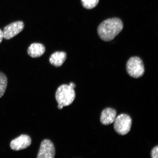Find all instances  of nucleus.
Wrapping results in <instances>:
<instances>
[{"label": "nucleus", "mask_w": 158, "mask_h": 158, "mask_svg": "<svg viewBox=\"0 0 158 158\" xmlns=\"http://www.w3.org/2000/svg\"><path fill=\"white\" fill-rule=\"evenodd\" d=\"M126 70L128 74L132 77L136 78L141 77L145 72L143 60L138 57H131L127 61Z\"/></svg>", "instance_id": "nucleus-3"}, {"label": "nucleus", "mask_w": 158, "mask_h": 158, "mask_svg": "<svg viewBox=\"0 0 158 158\" xmlns=\"http://www.w3.org/2000/svg\"><path fill=\"white\" fill-rule=\"evenodd\" d=\"M31 143L30 137L26 134H23L12 140L10 143V147L13 151H19L26 149L31 145Z\"/></svg>", "instance_id": "nucleus-7"}, {"label": "nucleus", "mask_w": 158, "mask_h": 158, "mask_svg": "<svg viewBox=\"0 0 158 158\" xmlns=\"http://www.w3.org/2000/svg\"><path fill=\"white\" fill-rule=\"evenodd\" d=\"M152 158H158V147L156 146L154 147L152 150L151 153Z\"/></svg>", "instance_id": "nucleus-13"}, {"label": "nucleus", "mask_w": 158, "mask_h": 158, "mask_svg": "<svg viewBox=\"0 0 158 158\" xmlns=\"http://www.w3.org/2000/svg\"><path fill=\"white\" fill-rule=\"evenodd\" d=\"M67 58L66 53L63 51H57L53 53L49 58L50 64L56 67L62 66Z\"/></svg>", "instance_id": "nucleus-10"}, {"label": "nucleus", "mask_w": 158, "mask_h": 158, "mask_svg": "<svg viewBox=\"0 0 158 158\" xmlns=\"http://www.w3.org/2000/svg\"><path fill=\"white\" fill-rule=\"evenodd\" d=\"M76 87L74 83L70 82L69 85H61L57 89L55 98L58 104L59 109L62 110L64 106H69L73 103L76 98L74 90Z\"/></svg>", "instance_id": "nucleus-2"}, {"label": "nucleus", "mask_w": 158, "mask_h": 158, "mask_svg": "<svg viewBox=\"0 0 158 158\" xmlns=\"http://www.w3.org/2000/svg\"><path fill=\"white\" fill-rule=\"evenodd\" d=\"M7 78L3 73L0 72V98L4 94L7 86Z\"/></svg>", "instance_id": "nucleus-11"}, {"label": "nucleus", "mask_w": 158, "mask_h": 158, "mask_svg": "<svg viewBox=\"0 0 158 158\" xmlns=\"http://www.w3.org/2000/svg\"><path fill=\"white\" fill-rule=\"evenodd\" d=\"M55 149L54 143L50 140L45 139L41 142L37 158H54Z\"/></svg>", "instance_id": "nucleus-6"}, {"label": "nucleus", "mask_w": 158, "mask_h": 158, "mask_svg": "<svg viewBox=\"0 0 158 158\" xmlns=\"http://www.w3.org/2000/svg\"><path fill=\"white\" fill-rule=\"evenodd\" d=\"M45 48L40 43H34L31 44L27 49V54L33 58H37L42 56L44 54Z\"/></svg>", "instance_id": "nucleus-9"}, {"label": "nucleus", "mask_w": 158, "mask_h": 158, "mask_svg": "<svg viewBox=\"0 0 158 158\" xmlns=\"http://www.w3.org/2000/svg\"><path fill=\"white\" fill-rule=\"evenodd\" d=\"M81 1L84 8L92 9L97 6L99 0H81Z\"/></svg>", "instance_id": "nucleus-12"}, {"label": "nucleus", "mask_w": 158, "mask_h": 158, "mask_svg": "<svg viewBox=\"0 0 158 158\" xmlns=\"http://www.w3.org/2000/svg\"><path fill=\"white\" fill-rule=\"evenodd\" d=\"M114 123L115 131L120 135H126L131 130L132 119L127 114H122L116 117Z\"/></svg>", "instance_id": "nucleus-4"}, {"label": "nucleus", "mask_w": 158, "mask_h": 158, "mask_svg": "<svg viewBox=\"0 0 158 158\" xmlns=\"http://www.w3.org/2000/svg\"><path fill=\"white\" fill-rule=\"evenodd\" d=\"M24 28L22 21H18L10 23L4 27L3 31V38L9 40L21 32Z\"/></svg>", "instance_id": "nucleus-5"}, {"label": "nucleus", "mask_w": 158, "mask_h": 158, "mask_svg": "<svg viewBox=\"0 0 158 158\" xmlns=\"http://www.w3.org/2000/svg\"><path fill=\"white\" fill-rule=\"evenodd\" d=\"M123 27V23L119 19L113 18L108 19L99 25L98 34L102 40L111 41L121 32Z\"/></svg>", "instance_id": "nucleus-1"}, {"label": "nucleus", "mask_w": 158, "mask_h": 158, "mask_svg": "<svg viewBox=\"0 0 158 158\" xmlns=\"http://www.w3.org/2000/svg\"><path fill=\"white\" fill-rule=\"evenodd\" d=\"M116 117V111L112 108H106L102 112L100 121L104 125H108L113 123Z\"/></svg>", "instance_id": "nucleus-8"}, {"label": "nucleus", "mask_w": 158, "mask_h": 158, "mask_svg": "<svg viewBox=\"0 0 158 158\" xmlns=\"http://www.w3.org/2000/svg\"><path fill=\"white\" fill-rule=\"evenodd\" d=\"M3 38V31L0 29V43H1L2 41V40Z\"/></svg>", "instance_id": "nucleus-14"}]
</instances>
